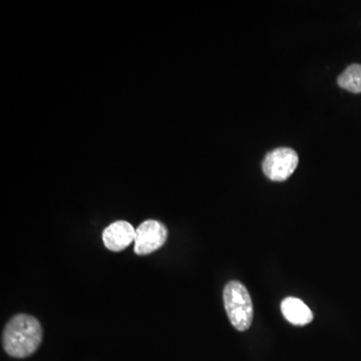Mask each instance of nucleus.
Here are the masks:
<instances>
[{
  "label": "nucleus",
  "mask_w": 361,
  "mask_h": 361,
  "mask_svg": "<svg viewBox=\"0 0 361 361\" xmlns=\"http://www.w3.org/2000/svg\"><path fill=\"white\" fill-rule=\"evenodd\" d=\"M42 341V327L32 315L18 314L7 322L2 344L7 355L16 358L32 355Z\"/></svg>",
  "instance_id": "obj_1"
},
{
  "label": "nucleus",
  "mask_w": 361,
  "mask_h": 361,
  "mask_svg": "<svg viewBox=\"0 0 361 361\" xmlns=\"http://www.w3.org/2000/svg\"><path fill=\"white\" fill-rule=\"evenodd\" d=\"M223 298L233 326L239 331L249 329L253 322V303L246 287L239 281H230L225 286Z\"/></svg>",
  "instance_id": "obj_2"
},
{
  "label": "nucleus",
  "mask_w": 361,
  "mask_h": 361,
  "mask_svg": "<svg viewBox=\"0 0 361 361\" xmlns=\"http://www.w3.org/2000/svg\"><path fill=\"white\" fill-rule=\"evenodd\" d=\"M298 155L290 148L273 149L263 161L262 169L264 174L274 182L286 180L298 166Z\"/></svg>",
  "instance_id": "obj_3"
},
{
  "label": "nucleus",
  "mask_w": 361,
  "mask_h": 361,
  "mask_svg": "<svg viewBox=\"0 0 361 361\" xmlns=\"http://www.w3.org/2000/svg\"><path fill=\"white\" fill-rule=\"evenodd\" d=\"M167 227L157 220H147L135 229V253L148 255L160 249L167 241Z\"/></svg>",
  "instance_id": "obj_4"
},
{
  "label": "nucleus",
  "mask_w": 361,
  "mask_h": 361,
  "mask_svg": "<svg viewBox=\"0 0 361 361\" xmlns=\"http://www.w3.org/2000/svg\"><path fill=\"white\" fill-rule=\"evenodd\" d=\"M135 229L127 221H116L104 229L103 241L109 250L120 252L125 250L135 242Z\"/></svg>",
  "instance_id": "obj_5"
},
{
  "label": "nucleus",
  "mask_w": 361,
  "mask_h": 361,
  "mask_svg": "<svg viewBox=\"0 0 361 361\" xmlns=\"http://www.w3.org/2000/svg\"><path fill=\"white\" fill-rule=\"evenodd\" d=\"M281 310L284 317L294 325L308 324L313 320V314L308 306L300 299L288 297L281 304Z\"/></svg>",
  "instance_id": "obj_6"
},
{
  "label": "nucleus",
  "mask_w": 361,
  "mask_h": 361,
  "mask_svg": "<svg viewBox=\"0 0 361 361\" xmlns=\"http://www.w3.org/2000/svg\"><path fill=\"white\" fill-rule=\"evenodd\" d=\"M339 87L342 89L360 94L361 92V65L355 63L349 66L343 73H341L337 80Z\"/></svg>",
  "instance_id": "obj_7"
}]
</instances>
